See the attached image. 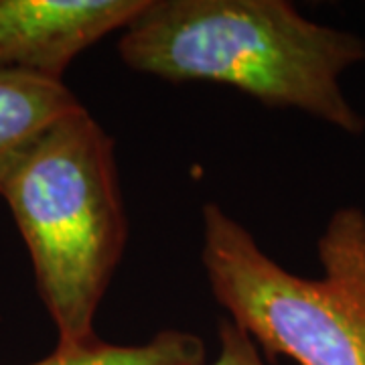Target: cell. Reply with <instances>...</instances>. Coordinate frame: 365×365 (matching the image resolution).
<instances>
[{
  "mask_svg": "<svg viewBox=\"0 0 365 365\" xmlns=\"http://www.w3.org/2000/svg\"><path fill=\"white\" fill-rule=\"evenodd\" d=\"M0 199L29 250L55 349L98 341L96 313L128 237L110 134L86 106L61 118L19 163Z\"/></svg>",
  "mask_w": 365,
  "mask_h": 365,
  "instance_id": "7a4b0ae2",
  "label": "cell"
},
{
  "mask_svg": "<svg viewBox=\"0 0 365 365\" xmlns=\"http://www.w3.org/2000/svg\"><path fill=\"white\" fill-rule=\"evenodd\" d=\"M79 108L63 81L0 71V193L41 136Z\"/></svg>",
  "mask_w": 365,
  "mask_h": 365,
  "instance_id": "5b68a950",
  "label": "cell"
},
{
  "mask_svg": "<svg viewBox=\"0 0 365 365\" xmlns=\"http://www.w3.org/2000/svg\"><path fill=\"white\" fill-rule=\"evenodd\" d=\"M217 337L220 353L211 365H266L258 351V345L230 319H220Z\"/></svg>",
  "mask_w": 365,
  "mask_h": 365,
  "instance_id": "8992f818",
  "label": "cell"
},
{
  "mask_svg": "<svg viewBox=\"0 0 365 365\" xmlns=\"http://www.w3.org/2000/svg\"><path fill=\"white\" fill-rule=\"evenodd\" d=\"M146 0H0V71L63 81L69 66L124 31Z\"/></svg>",
  "mask_w": 365,
  "mask_h": 365,
  "instance_id": "277c9868",
  "label": "cell"
},
{
  "mask_svg": "<svg viewBox=\"0 0 365 365\" xmlns=\"http://www.w3.org/2000/svg\"><path fill=\"white\" fill-rule=\"evenodd\" d=\"M118 55L143 76L222 83L347 134L365 130L341 86L365 61V39L314 23L287 0H146Z\"/></svg>",
  "mask_w": 365,
  "mask_h": 365,
  "instance_id": "6da1fadb",
  "label": "cell"
},
{
  "mask_svg": "<svg viewBox=\"0 0 365 365\" xmlns=\"http://www.w3.org/2000/svg\"><path fill=\"white\" fill-rule=\"evenodd\" d=\"M317 254L323 278L297 276L217 203L201 209L203 270L234 325L299 365H365L364 209H337Z\"/></svg>",
  "mask_w": 365,
  "mask_h": 365,
  "instance_id": "3957f363",
  "label": "cell"
}]
</instances>
